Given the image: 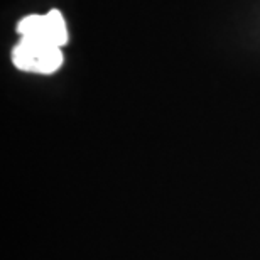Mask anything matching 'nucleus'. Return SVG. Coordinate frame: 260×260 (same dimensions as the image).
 Listing matches in <instances>:
<instances>
[{"instance_id":"nucleus-1","label":"nucleus","mask_w":260,"mask_h":260,"mask_svg":"<svg viewBox=\"0 0 260 260\" xmlns=\"http://www.w3.org/2000/svg\"><path fill=\"white\" fill-rule=\"evenodd\" d=\"M12 63L20 71L51 75L63 64V51L58 46L20 38L12 48Z\"/></svg>"},{"instance_id":"nucleus-2","label":"nucleus","mask_w":260,"mask_h":260,"mask_svg":"<svg viewBox=\"0 0 260 260\" xmlns=\"http://www.w3.org/2000/svg\"><path fill=\"white\" fill-rule=\"evenodd\" d=\"M20 38L32 39L38 43L63 48L68 43V29L64 17L59 10H49L48 14H30L17 24Z\"/></svg>"}]
</instances>
